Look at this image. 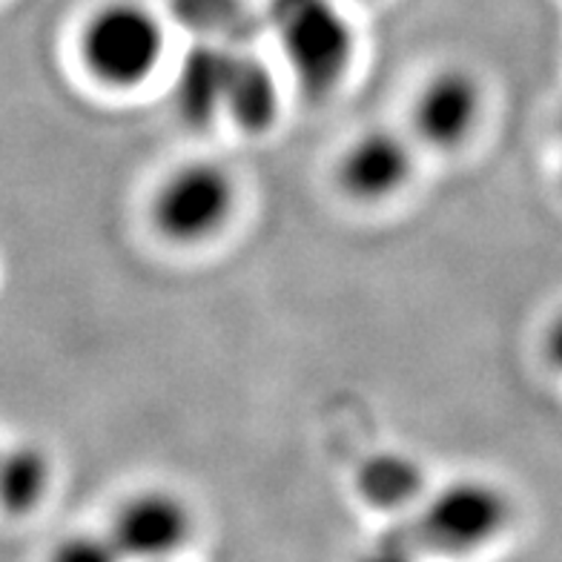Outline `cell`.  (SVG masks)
I'll return each instance as SVG.
<instances>
[{
    "label": "cell",
    "instance_id": "obj_8",
    "mask_svg": "<svg viewBox=\"0 0 562 562\" xmlns=\"http://www.w3.org/2000/svg\"><path fill=\"white\" fill-rule=\"evenodd\" d=\"M356 496L379 514H414L428 496V471L414 453L379 448L359 459L353 471Z\"/></svg>",
    "mask_w": 562,
    "mask_h": 562
},
{
    "label": "cell",
    "instance_id": "obj_9",
    "mask_svg": "<svg viewBox=\"0 0 562 562\" xmlns=\"http://www.w3.org/2000/svg\"><path fill=\"white\" fill-rule=\"evenodd\" d=\"M281 92L276 72L259 55L236 53L229 58L224 121L247 135H261L279 121Z\"/></svg>",
    "mask_w": 562,
    "mask_h": 562
},
{
    "label": "cell",
    "instance_id": "obj_1",
    "mask_svg": "<svg viewBox=\"0 0 562 562\" xmlns=\"http://www.w3.org/2000/svg\"><path fill=\"white\" fill-rule=\"evenodd\" d=\"M75 46L89 81L110 92H135L161 69L167 26L144 0H106L81 23Z\"/></svg>",
    "mask_w": 562,
    "mask_h": 562
},
{
    "label": "cell",
    "instance_id": "obj_11",
    "mask_svg": "<svg viewBox=\"0 0 562 562\" xmlns=\"http://www.w3.org/2000/svg\"><path fill=\"white\" fill-rule=\"evenodd\" d=\"M53 465L35 445H15L3 457V505L9 514H30L49 491Z\"/></svg>",
    "mask_w": 562,
    "mask_h": 562
},
{
    "label": "cell",
    "instance_id": "obj_14",
    "mask_svg": "<svg viewBox=\"0 0 562 562\" xmlns=\"http://www.w3.org/2000/svg\"><path fill=\"white\" fill-rule=\"evenodd\" d=\"M542 359H546L557 373H562V307L548 318L546 330H542Z\"/></svg>",
    "mask_w": 562,
    "mask_h": 562
},
{
    "label": "cell",
    "instance_id": "obj_10",
    "mask_svg": "<svg viewBox=\"0 0 562 562\" xmlns=\"http://www.w3.org/2000/svg\"><path fill=\"white\" fill-rule=\"evenodd\" d=\"M229 58H233V49H222L213 44L190 49L176 78L178 119L184 124L204 130L224 119Z\"/></svg>",
    "mask_w": 562,
    "mask_h": 562
},
{
    "label": "cell",
    "instance_id": "obj_13",
    "mask_svg": "<svg viewBox=\"0 0 562 562\" xmlns=\"http://www.w3.org/2000/svg\"><path fill=\"white\" fill-rule=\"evenodd\" d=\"M359 562H422V551L414 542H407L402 533H393L382 546L370 548Z\"/></svg>",
    "mask_w": 562,
    "mask_h": 562
},
{
    "label": "cell",
    "instance_id": "obj_12",
    "mask_svg": "<svg viewBox=\"0 0 562 562\" xmlns=\"http://www.w3.org/2000/svg\"><path fill=\"white\" fill-rule=\"evenodd\" d=\"M49 562H126L110 531H75L58 542Z\"/></svg>",
    "mask_w": 562,
    "mask_h": 562
},
{
    "label": "cell",
    "instance_id": "obj_3",
    "mask_svg": "<svg viewBox=\"0 0 562 562\" xmlns=\"http://www.w3.org/2000/svg\"><path fill=\"white\" fill-rule=\"evenodd\" d=\"M510 522V499L496 482L459 476L428 491L405 522L407 542L442 557H468L488 548Z\"/></svg>",
    "mask_w": 562,
    "mask_h": 562
},
{
    "label": "cell",
    "instance_id": "obj_2",
    "mask_svg": "<svg viewBox=\"0 0 562 562\" xmlns=\"http://www.w3.org/2000/svg\"><path fill=\"white\" fill-rule=\"evenodd\" d=\"M267 15L302 95H334L356 55L353 30L336 0H267Z\"/></svg>",
    "mask_w": 562,
    "mask_h": 562
},
{
    "label": "cell",
    "instance_id": "obj_7",
    "mask_svg": "<svg viewBox=\"0 0 562 562\" xmlns=\"http://www.w3.org/2000/svg\"><path fill=\"white\" fill-rule=\"evenodd\" d=\"M110 537L126 562H170L193 540V510L170 488H140L112 510Z\"/></svg>",
    "mask_w": 562,
    "mask_h": 562
},
{
    "label": "cell",
    "instance_id": "obj_4",
    "mask_svg": "<svg viewBox=\"0 0 562 562\" xmlns=\"http://www.w3.org/2000/svg\"><path fill=\"white\" fill-rule=\"evenodd\" d=\"M238 207L233 172L215 158H190L153 187L147 201L149 227L172 247H199L222 236Z\"/></svg>",
    "mask_w": 562,
    "mask_h": 562
},
{
    "label": "cell",
    "instance_id": "obj_5",
    "mask_svg": "<svg viewBox=\"0 0 562 562\" xmlns=\"http://www.w3.org/2000/svg\"><path fill=\"white\" fill-rule=\"evenodd\" d=\"M419 144L411 133L370 126L341 147L334 164V184L353 204H385L405 193L416 172Z\"/></svg>",
    "mask_w": 562,
    "mask_h": 562
},
{
    "label": "cell",
    "instance_id": "obj_6",
    "mask_svg": "<svg viewBox=\"0 0 562 562\" xmlns=\"http://www.w3.org/2000/svg\"><path fill=\"white\" fill-rule=\"evenodd\" d=\"M485 115V87L468 67H439L411 101V135L419 147L457 153L474 138Z\"/></svg>",
    "mask_w": 562,
    "mask_h": 562
}]
</instances>
